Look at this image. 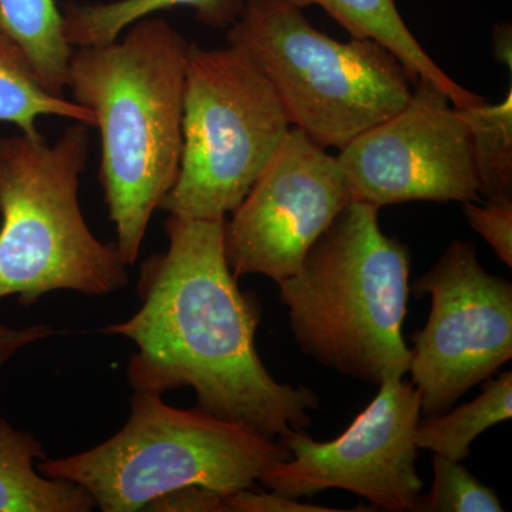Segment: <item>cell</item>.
<instances>
[{
  "label": "cell",
  "mask_w": 512,
  "mask_h": 512,
  "mask_svg": "<svg viewBox=\"0 0 512 512\" xmlns=\"http://www.w3.org/2000/svg\"><path fill=\"white\" fill-rule=\"evenodd\" d=\"M225 220L168 215L167 251L141 264V308L100 332L136 343L127 365L134 392L192 387L200 412L281 439L311 424L319 399L309 387L276 382L262 363L255 345L261 305L229 269Z\"/></svg>",
  "instance_id": "6da1fadb"
},
{
  "label": "cell",
  "mask_w": 512,
  "mask_h": 512,
  "mask_svg": "<svg viewBox=\"0 0 512 512\" xmlns=\"http://www.w3.org/2000/svg\"><path fill=\"white\" fill-rule=\"evenodd\" d=\"M188 49L170 23L144 18L114 42L74 47L70 57L66 89L99 130L100 184L127 266L180 171Z\"/></svg>",
  "instance_id": "7a4b0ae2"
},
{
  "label": "cell",
  "mask_w": 512,
  "mask_h": 512,
  "mask_svg": "<svg viewBox=\"0 0 512 512\" xmlns=\"http://www.w3.org/2000/svg\"><path fill=\"white\" fill-rule=\"evenodd\" d=\"M380 208L350 202L279 282L296 342L320 365L380 386L409 373L403 339L410 251L384 234Z\"/></svg>",
  "instance_id": "3957f363"
},
{
  "label": "cell",
  "mask_w": 512,
  "mask_h": 512,
  "mask_svg": "<svg viewBox=\"0 0 512 512\" xmlns=\"http://www.w3.org/2000/svg\"><path fill=\"white\" fill-rule=\"evenodd\" d=\"M89 128L76 123L53 144L0 138V299L30 306L47 293L104 296L128 284L116 242L94 237L80 208Z\"/></svg>",
  "instance_id": "277c9868"
},
{
  "label": "cell",
  "mask_w": 512,
  "mask_h": 512,
  "mask_svg": "<svg viewBox=\"0 0 512 512\" xmlns=\"http://www.w3.org/2000/svg\"><path fill=\"white\" fill-rule=\"evenodd\" d=\"M275 440L200 410L168 406L161 394L134 392L119 433L90 450L40 460L37 471L84 488L103 512L144 511L178 488L200 485L222 494L254 487L289 460Z\"/></svg>",
  "instance_id": "5b68a950"
},
{
  "label": "cell",
  "mask_w": 512,
  "mask_h": 512,
  "mask_svg": "<svg viewBox=\"0 0 512 512\" xmlns=\"http://www.w3.org/2000/svg\"><path fill=\"white\" fill-rule=\"evenodd\" d=\"M227 42L271 83L291 126L326 150H342L412 97V77L386 47L338 42L292 0H245Z\"/></svg>",
  "instance_id": "8992f818"
},
{
  "label": "cell",
  "mask_w": 512,
  "mask_h": 512,
  "mask_svg": "<svg viewBox=\"0 0 512 512\" xmlns=\"http://www.w3.org/2000/svg\"><path fill=\"white\" fill-rule=\"evenodd\" d=\"M291 127L271 83L244 52L190 43L180 171L160 210L225 220L247 197Z\"/></svg>",
  "instance_id": "52a82bcc"
},
{
  "label": "cell",
  "mask_w": 512,
  "mask_h": 512,
  "mask_svg": "<svg viewBox=\"0 0 512 512\" xmlns=\"http://www.w3.org/2000/svg\"><path fill=\"white\" fill-rule=\"evenodd\" d=\"M431 296L426 326L412 336L409 372L424 417L440 416L512 357V285L488 274L476 244L453 241L414 282Z\"/></svg>",
  "instance_id": "ba28073f"
},
{
  "label": "cell",
  "mask_w": 512,
  "mask_h": 512,
  "mask_svg": "<svg viewBox=\"0 0 512 512\" xmlns=\"http://www.w3.org/2000/svg\"><path fill=\"white\" fill-rule=\"evenodd\" d=\"M379 387L335 440L315 441L303 430L281 437L291 458L266 471L259 483L292 498L339 488L384 511L414 512L424 487L414 443L420 393L403 377H390Z\"/></svg>",
  "instance_id": "9c48e42d"
},
{
  "label": "cell",
  "mask_w": 512,
  "mask_h": 512,
  "mask_svg": "<svg viewBox=\"0 0 512 512\" xmlns=\"http://www.w3.org/2000/svg\"><path fill=\"white\" fill-rule=\"evenodd\" d=\"M413 87L402 110L336 154L353 202L480 201L463 110L429 80Z\"/></svg>",
  "instance_id": "30bf717a"
},
{
  "label": "cell",
  "mask_w": 512,
  "mask_h": 512,
  "mask_svg": "<svg viewBox=\"0 0 512 512\" xmlns=\"http://www.w3.org/2000/svg\"><path fill=\"white\" fill-rule=\"evenodd\" d=\"M350 202L338 157L291 127L231 220H225L232 275H264L276 284L291 278Z\"/></svg>",
  "instance_id": "8fae6325"
},
{
  "label": "cell",
  "mask_w": 512,
  "mask_h": 512,
  "mask_svg": "<svg viewBox=\"0 0 512 512\" xmlns=\"http://www.w3.org/2000/svg\"><path fill=\"white\" fill-rule=\"evenodd\" d=\"M299 8L318 5L352 37L372 39L397 57L412 77L429 80L447 93L454 106L483 104L484 97L464 89L443 72L407 28L394 0H292Z\"/></svg>",
  "instance_id": "7c38bea8"
},
{
  "label": "cell",
  "mask_w": 512,
  "mask_h": 512,
  "mask_svg": "<svg viewBox=\"0 0 512 512\" xmlns=\"http://www.w3.org/2000/svg\"><path fill=\"white\" fill-rule=\"evenodd\" d=\"M45 458L33 434L0 417V512L93 511L96 505L84 488L37 471Z\"/></svg>",
  "instance_id": "4fadbf2b"
},
{
  "label": "cell",
  "mask_w": 512,
  "mask_h": 512,
  "mask_svg": "<svg viewBox=\"0 0 512 512\" xmlns=\"http://www.w3.org/2000/svg\"><path fill=\"white\" fill-rule=\"evenodd\" d=\"M245 0H116L100 5L67 6L63 33L72 47L106 45L138 20L171 8H191L202 25L229 28L241 15Z\"/></svg>",
  "instance_id": "5bb4252c"
},
{
  "label": "cell",
  "mask_w": 512,
  "mask_h": 512,
  "mask_svg": "<svg viewBox=\"0 0 512 512\" xmlns=\"http://www.w3.org/2000/svg\"><path fill=\"white\" fill-rule=\"evenodd\" d=\"M0 30L22 47L43 86L63 96L74 47L56 0H0Z\"/></svg>",
  "instance_id": "9a60e30c"
},
{
  "label": "cell",
  "mask_w": 512,
  "mask_h": 512,
  "mask_svg": "<svg viewBox=\"0 0 512 512\" xmlns=\"http://www.w3.org/2000/svg\"><path fill=\"white\" fill-rule=\"evenodd\" d=\"M56 116L94 126L86 107L50 93L22 47L0 30V123L15 124L30 138L42 136L36 121Z\"/></svg>",
  "instance_id": "2e32d148"
},
{
  "label": "cell",
  "mask_w": 512,
  "mask_h": 512,
  "mask_svg": "<svg viewBox=\"0 0 512 512\" xmlns=\"http://www.w3.org/2000/svg\"><path fill=\"white\" fill-rule=\"evenodd\" d=\"M512 414V373L485 380L483 393L453 412L419 420L414 443L419 450L463 463L470 457L471 444L485 430L510 420Z\"/></svg>",
  "instance_id": "e0dca14e"
},
{
  "label": "cell",
  "mask_w": 512,
  "mask_h": 512,
  "mask_svg": "<svg viewBox=\"0 0 512 512\" xmlns=\"http://www.w3.org/2000/svg\"><path fill=\"white\" fill-rule=\"evenodd\" d=\"M481 200L512 198V90L500 103L463 107Z\"/></svg>",
  "instance_id": "ac0fdd59"
},
{
  "label": "cell",
  "mask_w": 512,
  "mask_h": 512,
  "mask_svg": "<svg viewBox=\"0 0 512 512\" xmlns=\"http://www.w3.org/2000/svg\"><path fill=\"white\" fill-rule=\"evenodd\" d=\"M434 481L421 495L414 512H501L503 504L493 488L478 481L463 464L433 456Z\"/></svg>",
  "instance_id": "d6986e66"
},
{
  "label": "cell",
  "mask_w": 512,
  "mask_h": 512,
  "mask_svg": "<svg viewBox=\"0 0 512 512\" xmlns=\"http://www.w3.org/2000/svg\"><path fill=\"white\" fill-rule=\"evenodd\" d=\"M468 224L494 249L508 268L512 266V198L464 202Z\"/></svg>",
  "instance_id": "ffe728a7"
},
{
  "label": "cell",
  "mask_w": 512,
  "mask_h": 512,
  "mask_svg": "<svg viewBox=\"0 0 512 512\" xmlns=\"http://www.w3.org/2000/svg\"><path fill=\"white\" fill-rule=\"evenodd\" d=\"M227 497L228 494L218 493L211 488L190 485L157 498L144 511L227 512Z\"/></svg>",
  "instance_id": "44dd1931"
},
{
  "label": "cell",
  "mask_w": 512,
  "mask_h": 512,
  "mask_svg": "<svg viewBox=\"0 0 512 512\" xmlns=\"http://www.w3.org/2000/svg\"><path fill=\"white\" fill-rule=\"evenodd\" d=\"M228 511L231 512H338L335 508L303 504L296 498L286 497L275 491L255 493L251 488L228 494Z\"/></svg>",
  "instance_id": "7402d4cb"
},
{
  "label": "cell",
  "mask_w": 512,
  "mask_h": 512,
  "mask_svg": "<svg viewBox=\"0 0 512 512\" xmlns=\"http://www.w3.org/2000/svg\"><path fill=\"white\" fill-rule=\"evenodd\" d=\"M55 333L45 323L28 326V328L13 329L9 326L0 325V369L12 359L19 350L28 348L39 340L49 338Z\"/></svg>",
  "instance_id": "603a6c76"
},
{
  "label": "cell",
  "mask_w": 512,
  "mask_h": 512,
  "mask_svg": "<svg viewBox=\"0 0 512 512\" xmlns=\"http://www.w3.org/2000/svg\"><path fill=\"white\" fill-rule=\"evenodd\" d=\"M510 26H498L494 30V56L498 62L507 64L508 70H512V46Z\"/></svg>",
  "instance_id": "cb8c5ba5"
}]
</instances>
